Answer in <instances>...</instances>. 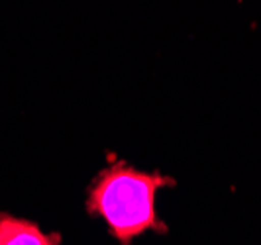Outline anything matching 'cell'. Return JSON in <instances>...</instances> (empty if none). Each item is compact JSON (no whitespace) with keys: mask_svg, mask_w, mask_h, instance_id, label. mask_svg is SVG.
<instances>
[{"mask_svg":"<svg viewBox=\"0 0 261 245\" xmlns=\"http://www.w3.org/2000/svg\"><path fill=\"white\" fill-rule=\"evenodd\" d=\"M175 186V179L159 171H142L116 161L105 167L87 190V214L105 220L110 235L120 245H132L147 232L167 233L157 214V193Z\"/></svg>","mask_w":261,"mask_h":245,"instance_id":"6da1fadb","label":"cell"},{"mask_svg":"<svg viewBox=\"0 0 261 245\" xmlns=\"http://www.w3.org/2000/svg\"><path fill=\"white\" fill-rule=\"evenodd\" d=\"M61 233L43 232L36 222L0 212V245H59Z\"/></svg>","mask_w":261,"mask_h":245,"instance_id":"7a4b0ae2","label":"cell"}]
</instances>
